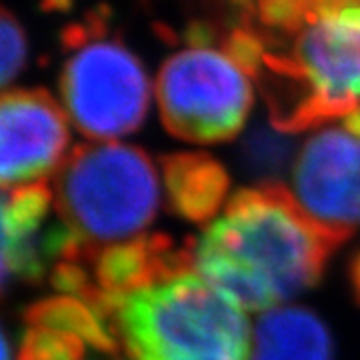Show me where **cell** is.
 I'll return each mask as SVG.
<instances>
[{
    "instance_id": "cell-1",
    "label": "cell",
    "mask_w": 360,
    "mask_h": 360,
    "mask_svg": "<svg viewBox=\"0 0 360 360\" xmlns=\"http://www.w3.org/2000/svg\"><path fill=\"white\" fill-rule=\"evenodd\" d=\"M283 184L245 188L194 243V269L240 307H276L321 281L338 248Z\"/></svg>"
},
{
    "instance_id": "cell-2",
    "label": "cell",
    "mask_w": 360,
    "mask_h": 360,
    "mask_svg": "<svg viewBox=\"0 0 360 360\" xmlns=\"http://www.w3.org/2000/svg\"><path fill=\"white\" fill-rule=\"evenodd\" d=\"M110 324L130 360H248L243 307L193 272L116 300Z\"/></svg>"
},
{
    "instance_id": "cell-3",
    "label": "cell",
    "mask_w": 360,
    "mask_h": 360,
    "mask_svg": "<svg viewBox=\"0 0 360 360\" xmlns=\"http://www.w3.org/2000/svg\"><path fill=\"white\" fill-rule=\"evenodd\" d=\"M52 193L60 220L96 248L144 231L160 200L148 155L115 142L77 146L58 168Z\"/></svg>"
},
{
    "instance_id": "cell-4",
    "label": "cell",
    "mask_w": 360,
    "mask_h": 360,
    "mask_svg": "<svg viewBox=\"0 0 360 360\" xmlns=\"http://www.w3.org/2000/svg\"><path fill=\"white\" fill-rule=\"evenodd\" d=\"M63 49L60 94L75 127L98 141L139 129L150 103L148 77L141 60L110 37L103 18L90 14L66 26Z\"/></svg>"
},
{
    "instance_id": "cell-5",
    "label": "cell",
    "mask_w": 360,
    "mask_h": 360,
    "mask_svg": "<svg viewBox=\"0 0 360 360\" xmlns=\"http://www.w3.org/2000/svg\"><path fill=\"white\" fill-rule=\"evenodd\" d=\"M156 94L168 132L191 142L236 136L252 106L245 66L229 51L202 40L168 58L158 75Z\"/></svg>"
},
{
    "instance_id": "cell-6",
    "label": "cell",
    "mask_w": 360,
    "mask_h": 360,
    "mask_svg": "<svg viewBox=\"0 0 360 360\" xmlns=\"http://www.w3.org/2000/svg\"><path fill=\"white\" fill-rule=\"evenodd\" d=\"M292 198L316 226L342 245L360 226V134L324 129L295 162Z\"/></svg>"
},
{
    "instance_id": "cell-7",
    "label": "cell",
    "mask_w": 360,
    "mask_h": 360,
    "mask_svg": "<svg viewBox=\"0 0 360 360\" xmlns=\"http://www.w3.org/2000/svg\"><path fill=\"white\" fill-rule=\"evenodd\" d=\"M66 115L42 89L0 94V188L42 182L65 162Z\"/></svg>"
},
{
    "instance_id": "cell-8",
    "label": "cell",
    "mask_w": 360,
    "mask_h": 360,
    "mask_svg": "<svg viewBox=\"0 0 360 360\" xmlns=\"http://www.w3.org/2000/svg\"><path fill=\"white\" fill-rule=\"evenodd\" d=\"M86 266L94 286V310L110 322L116 300L188 274L194 269V243L179 246L165 234H144L108 246H90Z\"/></svg>"
},
{
    "instance_id": "cell-9",
    "label": "cell",
    "mask_w": 360,
    "mask_h": 360,
    "mask_svg": "<svg viewBox=\"0 0 360 360\" xmlns=\"http://www.w3.org/2000/svg\"><path fill=\"white\" fill-rule=\"evenodd\" d=\"M160 162L168 206L176 217L205 222L219 212L231 186L219 160L202 153H174Z\"/></svg>"
},
{
    "instance_id": "cell-10",
    "label": "cell",
    "mask_w": 360,
    "mask_h": 360,
    "mask_svg": "<svg viewBox=\"0 0 360 360\" xmlns=\"http://www.w3.org/2000/svg\"><path fill=\"white\" fill-rule=\"evenodd\" d=\"M252 360H333V338L310 310H270L257 322Z\"/></svg>"
},
{
    "instance_id": "cell-11",
    "label": "cell",
    "mask_w": 360,
    "mask_h": 360,
    "mask_svg": "<svg viewBox=\"0 0 360 360\" xmlns=\"http://www.w3.org/2000/svg\"><path fill=\"white\" fill-rule=\"evenodd\" d=\"M22 316L26 326H44L77 335L103 354H116L120 348L112 324L89 302L75 296L58 295L37 300L26 307Z\"/></svg>"
},
{
    "instance_id": "cell-12",
    "label": "cell",
    "mask_w": 360,
    "mask_h": 360,
    "mask_svg": "<svg viewBox=\"0 0 360 360\" xmlns=\"http://www.w3.org/2000/svg\"><path fill=\"white\" fill-rule=\"evenodd\" d=\"M295 142L290 134L270 127L252 129L240 144V165L258 184H283L281 180L292 162Z\"/></svg>"
},
{
    "instance_id": "cell-13",
    "label": "cell",
    "mask_w": 360,
    "mask_h": 360,
    "mask_svg": "<svg viewBox=\"0 0 360 360\" xmlns=\"http://www.w3.org/2000/svg\"><path fill=\"white\" fill-rule=\"evenodd\" d=\"M86 342L77 335L44 326H26L18 340V360H82Z\"/></svg>"
},
{
    "instance_id": "cell-14",
    "label": "cell",
    "mask_w": 360,
    "mask_h": 360,
    "mask_svg": "<svg viewBox=\"0 0 360 360\" xmlns=\"http://www.w3.org/2000/svg\"><path fill=\"white\" fill-rule=\"evenodd\" d=\"M28 63V39L11 11L0 6V89L11 84Z\"/></svg>"
},
{
    "instance_id": "cell-15",
    "label": "cell",
    "mask_w": 360,
    "mask_h": 360,
    "mask_svg": "<svg viewBox=\"0 0 360 360\" xmlns=\"http://www.w3.org/2000/svg\"><path fill=\"white\" fill-rule=\"evenodd\" d=\"M8 193H0V298L14 281H22V248L6 210Z\"/></svg>"
},
{
    "instance_id": "cell-16",
    "label": "cell",
    "mask_w": 360,
    "mask_h": 360,
    "mask_svg": "<svg viewBox=\"0 0 360 360\" xmlns=\"http://www.w3.org/2000/svg\"><path fill=\"white\" fill-rule=\"evenodd\" d=\"M350 283H352V290L354 296L360 304V250L352 258V264H350Z\"/></svg>"
},
{
    "instance_id": "cell-17",
    "label": "cell",
    "mask_w": 360,
    "mask_h": 360,
    "mask_svg": "<svg viewBox=\"0 0 360 360\" xmlns=\"http://www.w3.org/2000/svg\"><path fill=\"white\" fill-rule=\"evenodd\" d=\"M0 360H13L11 342H8V336H6V333H4L2 324H0Z\"/></svg>"
},
{
    "instance_id": "cell-18",
    "label": "cell",
    "mask_w": 360,
    "mask_h": 360,
    "mask_svg": "<svg viewBox=\"0 0 360 360\" xmlns=\"http://www.w3.org/2000/svg\"><path fill=\"white\" fill-rule=\"evenodd\" d=\"M98 360H130V359H120V356H116V354H106L104 359H98Z\"/></svg>"
}]
</instances>
